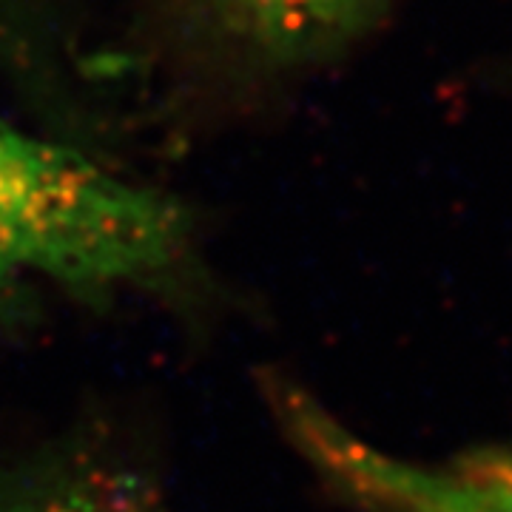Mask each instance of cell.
<instances>
[{"label": "cell", "mask_w": 512, "mask_h": 512, "mask_svg": "<svg viewBox=\"0 0 512 512\" xmlns=\"http://www.w3.org/2000/svg\"><path fill=\"white\" fill-rule=\"evenodd\" d=\"M185 256L180 205L0 117V299L29 279L77 293L163 285Z\"/></svg>", "instance_id": "obj_1"}, {"label": "cell", "mask_w": 512, "mask_h": 512, "mask_svg": "<svg viewBox=\"0 0 512 512\" xmlns=\"http://www.w3.org/2000/svg\"><path fill=\"white\" fill-rule=\"evenodd\" d=\"M271 404L296 450L365 512H512V441L427 464L359 439L291 384L271 382Z\"/></svg>", "instance_id": "obj_2"}, {"label": "cell", "mask_w": 512, "mask_h": 512, "mask_svg": "<svg viewBox=\"0 0 512 512\" xmlns=\"http://www.w3.org/2000/svg\"><path fill=\"white\" fill-rule=\"evenodd\" d=\"M379 0H228L231 15L259 49L308 60L348 40Z\"/></svg>", "instance_id": "obj_3"}, {"label": "cell", "mask_w": 512, "mask_h": 512, "mask_svg": "<svg viewBox=\"0 0 512 512\" xmlns=\"http://www.w3.org/2000/svg\"><path fill=\"white\" fill-rule=\"evenodd\" d=\"M0 512H157L140 495L126 493L114 478H37L0 498Z\"/></svg>", "instance_id": "obj_4"}]
</instances>
